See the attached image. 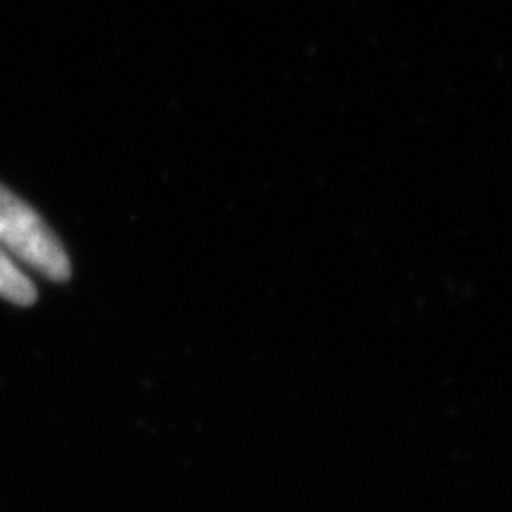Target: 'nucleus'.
Wrapping results in <instances>:
<instances>
[{"label": "nucleus", "instance_id": "obj_1", "mask_svg": "<svg viewBox=\"0 0 512 512\" xmlns=\"http://www.w3.org/2000/svg\"><path fill=\"white\" fill-rule=\"evenodd\" d=\"M0 248L13 254L47 280L64 282L71 278V261L56 233L47 222L0 184Z\"/></svg>", "mask_w": 512, "mask_h": 512}, {"label": "nucleus", "instance_id": "obj_2", "mask_svg": "<svg viewBox=\"0 0 512 512\" xmlns=\"http://www.w3.org/2000/svg\"><path fill=\"white\" fill-rule=\"evenodd\" d=\"M0 299L24 308L37 301L35 284L9 259V254L3 248H0Z\"/></svg>", "mask_w": 512, "mask_h": 512}]
</instances>
